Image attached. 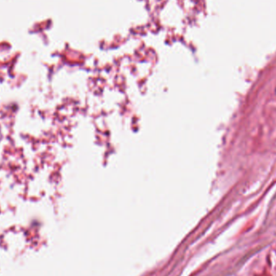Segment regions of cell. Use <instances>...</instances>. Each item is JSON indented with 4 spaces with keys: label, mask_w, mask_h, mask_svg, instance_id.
I'll return each mask as SVG.
<instances>
[{
    "label": "cell",
    "mask_w": 276,
    "mask_h": 276,
    "mask_svg": "<svg viewBox=\"0 0 276 276\" xmlns=\"http://www.w3.org/2000/svg\"><path fill=\"white\" fill-rule=\"evenodd\" d=\"M275 91H276V90H275Z\"/></svg>",
    "instance_id": "6da1fadb"
}]
</instances>
